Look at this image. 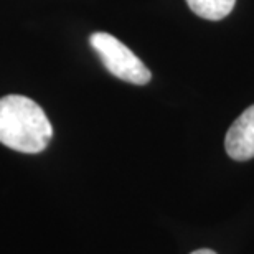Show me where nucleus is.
Masks as SVG:
<instances>
[{"label":"nucleus","instance_id":"4","mask_svg":"<svg viewBox=\"0 0 254 254\" xmlns=\"http://www.w3.org/2000/svg\"><path fill=\"white\" fill-rule=\"evenodd\" d=\"M190 10L205 20H221L231 13L236 0H187Z\"/></svg>","mask_w":254,"mask_h":254},{"label":"nucleus","instance_id":"1","mask_svg":"<svg viewBox=\"0 0 254 254\" xmlns=\"http://www.w3.org/2000/svg\"><path fill=\"white\" fill-rule=\"evenodd\" d=\"M52 137V123L33 99L20 94L0 98V144L23 154H38Z\"/></svg>","mask_w":254,"mask_h":254},{"label":"nucleus","instance_id":"3","mask_svg":"<svg viewBox=\"0 0 254 254\" xmlns=\"http://www.w3.org/2000/svg\"><path fill=\"white\" fill-rule=\"evenodd\" d=\"M226 154L233 160H250L254 157V104L248 108L226 132Z\"/></svg>","mask_w":254,"mask_h":254},{"label":"nucleus","instance_id":"5","mask_svg":"<svg viewBox=\"0 0 254 254\" xmlns=\"http://www.w3.org/2000/svg\"><path fill=\"white\" fill-rule=\"evenodd\" d=\"M191 254H216V253L211 251V250H196V251H193Z\"/></svg>","mask_w":254,"mask_h":254},{"label":"nucleus","instance_id":"2","mask_svg":"<svg viewBox=\"0 0 254 254\" xmlns=\"http://www.w3.org/2000/svg\"><path fill=\"white\" fill-rule=\"evenodd\" d=\"M91 47L99 55L106 69L116 78L132 84H147L152 78L149 68L116 37L104 32L93 33L89 38Z\"/></svg>","mask_w":254,"mask_h":254}]
</instances>
